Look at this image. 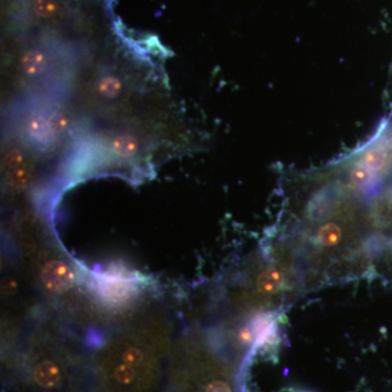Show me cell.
Masks as SVG:
<instances>
[{
    "mask_svg": "<svg viewBox=\"0 0 392 392\" xmlns=\"http://www.w3.org/2000/svg\"><path fill=\"white\" fill-rule=\"evenodd\" d=\"M34 384L41 389H54L59 387L63 378V371L58 362L43 359L37 362L32 371Z\"/></svg>",
    "mask_w": 392,
    "mask_h": 392,
    "instance_id": "cell-3",
    "label": "cell"
},
{
    "mask_svg": "<svg viewBox=\"0 0 392 392\" xmlns=\"http://www.w3.org/2000/svg\"><path fill=\"white\" fill-rule=\"evenodd\" d=\"M203 392H233L229 384L224 380H213L205 386Z\"/></svg>",
    "mask_w": 392,
    "mask_h": 392,
    "instance_id": "cell-14",
    "label": "cell"
},
{
    "mask_svg": "<svg viewBox=\"0 0 392 392\" xmlns=\"http://www.w3.org/2000/svg\"><path fill=\"white\" fill-rule=\"evenodd\" d=\"M33 10L39 18L49 19L57 14L59 3L57 0H33Z\"/></svg>",
    "mask_w": 392,
    "mask_h": 392,
    "instance_id": "cell-12",
    "label": "cell"
},
{
    "mask_svg": "<svg viewBox=\"0 0 392 392\" xmlns=\"http://www.w3.org/2000/svg\"><path fill=\"white\" fill-rule=\"evenodd\" d=\"M103 369L112 392H145L155 382V362L144 349L133 344L107 356Z\"/></svg>",
    "mask_w": 392,
    "mask_h": 392,
    "instance_id": "cell-1",
    "label": "cell"
},
{
    "mask_svg": "<svg viewBox=\"0 0 392 392\" xmlns=\"http://www.w3.org/2000/svg\"><path fill=\"white\" fill-rule=\"evenodd\" d=\"M24 157L23 154L19 150H10L5 155L3 158V165L7 171L12 170L14 168L20 167L23 165Z\"/></svg>",
    "mask_w": 392,
    "mask_h": 392,
    "instance_id": "cell-13",
    "label": "cell"
},
{
    "mask_svg": "<svg viewBox=\"0 0 392 392\" xmlns=\"http://www.w3.org/2000/svg\"><path fill=\"white\" fill-rule=\"evenodd\" d=\"M139 141L137 137L130 135H119L110 141V148L117 156L130 158L139 152Z\"/></svg>",
    "mask_w": 392,
    "mask_h": 392,
    "instance_id": "cell-5",
    "label": "cell"
},
{
    "mask_svg": "<svg viewBox=\"0 0 392 392\" xmlns=\"http://www.w3.org/2000/svg\"><path fill=\"white\" fill-rule=\"evenodd\" d=\"M21 65L26 75L34 77L43 72L46 66V57L39 49H30L21 58Z\"/></svg>",
    "mask_w": 392,
    "mask_h": 392,
    "instance_id": "cell-6",
    "label": "cell"
},
{
    "mask_svg": "<svg viewBox=\"0 0 392 392\" xmlns=\"http://www.w3.org/2000/svg\"><path fill=\"white\" fill-rule=\"evenodd\" d=\"M342 237V229L335 224H329L320 228L316 235V241L323 248H333L341 242Z\"/></svg>",
    "mask_w": 392,
    "mask_h": 392,
    "instance_id": "cell-8",
    "label": "cell"
},
{
    "mask_svg": "<svg viewBox=\"0 0 392 392\" xmlns=\"http://www.w3.org/2000/svg\"><path fill=\"white\" fill-rule=\"evenodd\" d=\"M69 124V119L67 115L61 111L52 112L47 118V130H48V137H57L61 135L67 130Z\"/></svg>",
    "mask_w": 392,
    "mask_h": 392,
    "instance_id": "cell-11",
    "label": "cell"
},
{
    "mask_svg": "<svg viewBox=\"0 0 392 392\" xmlns=\"http://www.w3.org/2000/svg\"><path fill=\"white\" fill-rule=\"evenodd\" d=\"M26 131L32 139L37 141H44L48 139V130H47V118L35 115L31 117L26 124Z\"/></svg>",
    "mask_w": 392,
    "mask_h": 392,
    "instance_id": "cell-10",
    "label": "cell"
},
{
    "mask_svg": "<svg viewBox=\"0 0 392 392\" xmlns=\"http://www.w3.org/2000/svg\"><path fill=\"white\" fill-rule=\"evenodd\" d=\"M97 90L99 95L107 99H114L121 93L122 83L114 75L103 77L97 83Z\"/></svg>",
    "mask_w": 392,
    "mask_h": 392,
    "instance_id": "cell-9",
    "label": "cell"
},
{
    "mask_svg": "<svg viewBox=\"0 0 392 392\" xmlns=\"http://www.w3.org/2000/svg\"><path fill=\"white\" fill-rule=\"evenodd\" d=\"M41 284L52 293H63L72 288L75 282L73 269L60 259L47 261L39 274Z\"/></svg>",
    "mask_w": 392,
    "mask_h": 392,
    "instance_id": "cell-2",
    "label": "cell"
},
{
    "mask_svg": "<svg viewBox=\"0 0 392 392\" xmlns=\"http://www.w3.org/2000/svg\"><path fill=\"white\" fill-rule=\"evenodd\" d=\"M31 179V167L26 164L14 168L12 170L7 171V182L9 188L14 192L23 191L24 188L29 186Z\"/></svg>",
    "mask_w": 392,
    "mask_h": 392,
    "instance_id": "cell-7",
    "label": "cell"
},
{
    "mask_svg": "<svg viewBox=\"0 0 392 392\" xmlns=\"http://www.w3.org/2000/svg\"><path fill=\"white\" fill-rule=\"evenodd\" d=\"M284 277L282 271L276 267L264 269L256 279V288L264 295H274L284 286Z\"/></svg>",
    "mask_w": 392,
    "mask_h": 392,
    "instance_id": "cell-4",
    "label": "cell"
}]
</instances>
